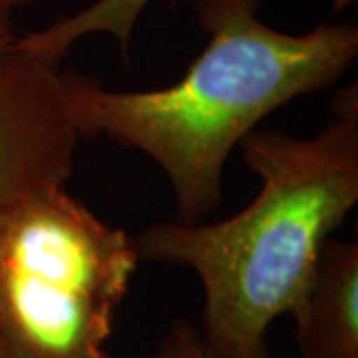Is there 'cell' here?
I'll use <instances>...</instances> for the list:
<instances>
[{
    "instance_id": "obj_8",
    "label": "cell",
    "mask_w": 358,
    "mask_h": 358,
    "mask_svg": "<svg viewBox=\"0 0 358 358\" xmlns=\"http://www.w3.org/2000/svg\"><path fill=\"white\" fill-rule=\"evenodd\" d=\"M14 8L8 0H0V52L6 50L18 38V30L14 24Z\"/></svg>"
},
{
    "instance_id": "obj_10",
    "label": "cell",
    "mask_w": 358,
    "mask_h": 358,
    "mask_svg": "<svg viewBox=\"0 0 358 358\" xmlns=\"http://www.w3.org/2000/svg\"><path fill=\"white\" fill-rule=\"evenodd\" d=\"M8 2H10V6L16 10V8H24V6H28V4L36 2V0H8Z\"/></svg>"
},
{
    "instance_id": "obj_4",
    "label": "cell",
    "mask_w": 358,
    "mask_h": 358,
    "mask_svg": "<svg viewBox=\"0 0 358 358\" xmlns=\"http://www.w3.org/2000/svg\"><path fill=\"white\" fill-rule=\"evenodd\" d=\"M78 141L62 60L28 50L16 38L0 52V213L64 189Z\"/></svg>"
},
{
    "instance_id": "obj_1",
    "label": "cell",
    "mask_w": 358,
    "mask_h": 358,
    "mask_svg": "<svg viewBox=\"0 0 358 358\" xmlns=\"http://www.w3.org/2000/svg\"><path fill=\"white\" fill-rule=\"evenodd\" d=\"M193 6L209 40L171 86L106 90L64 70L80 140L108 138L152 157L183 225L201 223L221 205L227 159L265 115L331 88L358 56V28L346 22L287 34L263 22L261 0H193Z\"/></svg>"
},
{
    "instance_id": "obj_6",
    "label": "cell",
    "mask_w": 358,
    "mask_h": 358,
    "mask_svg": "<svg viewBox=\"0 0 358 358\" xmlns=\"http://www.w3.org/2000/svg\"><path fill=\"white\" fill-rule=\"evenodd\" d=\"M154 0H96L76 14L60 16L50 26L18 36V44L54 60H64L78 40L90 34H108L120 44L124 54L140 16Z\"/></svg>"
},
{
    "instance_id": "obj_2",
    "label": "cell",
    "mask_w": 358,
    "mask_h": 358,
    "mask_svg": "<svg viewBox=\"0 0 358 358\" xmlns=\"http://www.w3.org/2000/svg\"><path fill=\"white\" fill-rule=\"evenodd\" d=\"M313 138L253 129L241 155L257 197L219 223L157 221L134 239L140 259L192 268L203 287L201 341L215 358H267L271 322L307 293L320 249L358 203V92L334 98Z\"/></svg>"
},
{
    "instance_id": "obj_9",
    "label": "cell",
    "mask_w": 358,
    "mask_h": 358,
    "mask_svg": "<svg viewBox=\"0 0 358 358\" xmlns=\"http://www.w3.org/2000/svg\"><path fill=\"white\" fill-rule=\"evenodd\" d=\"M0 358H28L0 327Z\"/></svg>"
},
{
    "instance_id": "obj_7",
    "label": "cell",
    "mask_w": 358,
    "mask_h": 358,
    "mask_svg": "<svg viewBox=\"0 0 358 358\" xmlns=\"http://www.w3.org/2000/svg\"><path fill=\"white\" fill-rule=\"evenodd\" d=\"M150 358H215L205 348L197 327L183 319H176L162 334Z\"/></svg>"
},
{
    "instance_id": "obj_11",
    "label": "cell",
    "mask_w": 358,
    "mask_h": 358,
    "mask_svg": "<svg viewBox=\"0 0 358 358\" xmlns=\"http://www.w3.org/2000/svg\"><path fill=\"white\" fill-rule=\"evenodd\" d=\"M0 229H2V215H0Z\"/></svg>"
},
{
    "instance_id": "obj_5",
    "label": "cell",
    "mask_w": 358,
    "mask_h": 358,
    "mask_svg": "<svg viewBox=\"0 0 358 358\" xmlns=\"http://www.w3.org/2000/svg\"><path fill=\"white\" fill-rule=\"evenodd\" d=\"M303 358H358V245L327 239L293 310Z\"/></svg>"
},
{
    "instance_id": "obj_3",
    "label": "cell",
    "mask_w": 358,
    "mask_h": 358,
    "mask_svg": "<svg viewBox=\"0 0 358 358\" xmlns=\"http://www.w3.org/2000/svg\"><path fill=\"white\" fill-rule=\"evenodd\" d=\"M0 327L28 358H110L136 239L64 189L0 213Z\"/></svg>"
}]
</instances>
